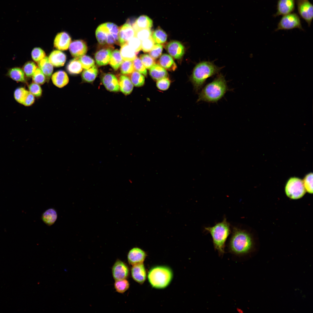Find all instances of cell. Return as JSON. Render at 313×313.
I'll use <instances>...</instances> for the list:
<instances>
[{
  "mask_svg": "<svg viewBox=\"0 0 313 313\" xmlns=\"http://www.w3.org/2000/svg\"><path fill=\"white\" fill-rule=\"evenodd\" d=\"M170 84V80L168 77H166L158 80L156 83V86L159 90L164 91L168 89Z\"/></svg>",
  "mask_w": 313,
  "mask_h": 313,
  "instance_id": "f907efd6",
  "label": "cell"
},
{
  "mask_svg": "<svg viewBox=\"0 0 313 313\" xmlns=\"http://www.w3.org/2000/svg\"><path fill=\"white\" fill-rule=\"evenodd\" d=\"M205 230L211 234L215 249L220 255H223L225 242L231 232L230 224L226 218L212 227H205Z\"/></svg>",
  "mask_w": 313,
  "mask_h": 313,
  "instance_id": "277c9868",
  "label": "cell"
},
{
  "mask_svg": "<svg viewBox=\"0 0 313 313\" xmlns=\"http://www.w3.org/2000/svg\"><path fill=\"white\" fill-rule=\"evenodd\" d=\"M298 28L304 30L300 17L295 13H290L283 15L278 24L276 31L280 30H290Z\"/></svg>",
  "mask_w": 313,
  "mask_h": 313,
  "instance_id": "ba28073f",
  "label": "cell"
},
{
  "mask_svg": "<svg viewBox=\"0 0 313 313\" xmlns=\"http://www.w3.org/2000/svg\"><path fill=\"white\" fill-rule=\"evenodd\" d=\"M71 42V39L69 34L66 32L58 33L55 37L54 42V47L61 50H67Z\"/></svg>",
  "mask_w": 313,
  "mask_h": 313,
  "instance_id": "2e32d148",
  "label": "cell"
},
{
  "mask_svg": "<svg viewBox=\"0 0 313 313\" xmlns=\"http://www.w3.org/2000/svg\"><path fill=\"white\" fill-rule=\"evenodd\" d=\"M173 277L171 269L164 265H158L152 267L149 270L147 278L151 286L156 289H161L168 287Z\"/></svg>",
  "mask_w": 313,
  "mask_h": 313,
  "instance_id": "3957f363",
  "label": "cell"
},
{
  "mask_svg": "<svg viewBox=\"0 0 313 313\" xmlns=\"http://www.w3.org/2000/svg\"><path fill=\"white\" fill-rule=\"evenodd\" d=\"M112 273L115 281L125 279L129 276V268L125 263L118 259L112 267Z\"/></svg>",
  "mask_w": 313,
  "mask_h": 313,
  "instance_id": "30bf717a",
  "label": "cell"
},
{
  "mask_svg": "<svg viewBox=\"0 0 313 313\" xmlns=\"http://www.w3.org/2000/svg\"><path fill=\"white\" fill-rule=\"evenodd\" d=\"M221 68L209 61H203L197 64L190 77L195 91L198 92L207 79L218 73Z\"/></svg>",
  "mask_w": 313,
  "mask_h": 313,
  "instance_id": "7a4b0ae2",
  "label": "cell"
},
{
  "mask_svg": "<svg viewBox=\"0 0 313 313\" xmlns=\"http://www.w3.org/2000/svg\"><path fill=\"white\" fill-rule=\"evenodd\" d=\"M24 73L21 69L14 68L10 69L8 74L12 79L17 82H23L25 81Z\"/></svg>",
  "mask_w": 313,
  "mask_h": 313,
  "instance_id": "1f68e13d",
  "label": "cell"
},
{
  "mask_svg": "<svg viewBox=\"0 0 313 313\" xmlns=\"http://www.w3.org/2000/svg\"><path fill=\"white\" fill-rule=\"evenodd\" d=\"M134 37H135V31L130 24L126 23L119 28L118 41L121 46L127 43Z\"/></svg>",
  "mask_w": 313,
  "mask_h": 313,
  "instance_id": "7c38bea8",
  "label": "cell"
},
{
  "mask_svg": "<svg viewBox=\"0 0 313 313\" xmlns=\"http://www.w3.org/2000/svg\"><path fill=\"white\" fill-rule=\"evenodd\" d=\"M39 68L46 77L49 79L53 71V65L50 63L47 57H45L38 63Z\"/></svg>",
  "mask_w": 313,
  "mask_h": 313,
  "instance_id": "484cf974",
  "label": "cell"
},
{
  "mask_svg": "<svg viewBox=\"0 0 313 313\" xmlns=\"http://www.w3.org/2000/svg\"><path fill=\"white\" fill-rule=\"evenodd\" d=\"M163 46L159 44H155L152 48L150 51V55L154 59L158 58L161 54Z\"/></svg>",
  "mask_w": 313,
  "mask_h": 313,
  "instance_id": "681fc988",
  "label": "cell"
},
{
  "mask_svg": "<svg viewBox=\"0 0 313 313\" xmlns=\"http://www.w3.org/2000/svg\"><path fill=\"white\" fill-rule=\"evenodd\" d=\"M121 71L124 74H131L134 70L133 61H124L121 65Z\"/></svg>",
  "mask_w": 313,
  "mask_h": 313,
  "instance_id": "f35d334b",
  "label": "cell"
},
{
  "mask_svg": "<svg viewBox=\"0 0 313 313\" xmlns=\"http://www.w3.org/2000/svg\"><path fill=\"white\" fill-rule=\"evenodd\" d=\"M295 0H278L277 4L276 12L274 17L284 15L292 13L295 9Z\"/></svg>",
  "mask_w": 313,
  "mask_h": 313,
  "instance_id": "4fadbf2b",
  "label": "cell"
},
{
  "mask_svg": "<svg viewBox=\"0 0 313 313\" xmlns=\"http://www.w3.org/2000/svg\"><path fill=\"white\" fill-rule=\"evenodd\" d=\"M119 28L115 24L107 22L100 25L97 28L96 36L99 44L112 45L118 41Z\"/></svg>",
  "mask_w": 313,
  "mask_h": 313,
  "instance_id": "8992f818",
  "label": "cell"
},
{
  "mask_svg": "<svg viewBox=\"0 0 313 313\" xmlns=\"http://www.w3.org/2000/svg\"><path fill=\"white\" fill-rule=\"evenodd\" d=\"M35 97L29 91L22 104L26 106L32 105L34 102Z\"/></svg>",
  "mask_w": 313,
  "mask_h": 313,
  "instance_id": "816d5d0a",
  "label": "cell"
},
{
  "mask_svg": "<svg viewBox=\"0 0 313 313\" xmlns=\"http://www.w3.org/2000/svg\"><path fill=\"white\" fill-rule=\"evenodd\" d=\"M228 90L224 77L221 74H218L213 81L202 88L199 93L197 101L217 102L224 96Z\"/></svg>",
  "mask_w": 313,
  "mask_h": 313,
  "instance_id": "6da1fadb",
  "label": "cell"
},
{
  "mask_svg": "<svg viewBox=\"0 0 313 313\" xmlns=\"http://www.w3.org/2000/svg\"><path fill=\"white\" fill-rule=\"evenodd\" d=\"M153 26L152 20L148 16L142 15L139 16L132 25L135 31L142 29H150Z\"/></svg>",
  "mask_w": 313,
  "mask_h": 313,
  "instance_id": "7402d4cb",
  "label": "cell"
},
{
  "mask_svg": "<svg viewBox=\"0 0 313 313\" xmlns=\"http://www.w3.org/2000/svg\"><path fill=\"white\" fill-rule=\"evenodd\" d=\"M152 32L150 28L140 29L135 32V37L141 41L149 38L152 36Z\"/></svg>",
  "mask_w": 313,
  "mask_h": 313,
  "instance_id": "b9f144b4",
  "label": "cell"
},
{
  "mask_svg": "<svg viewBox=\"0 0 313 313\" xmlns=\"http://www.w3.org/2000/svg\"><path fill=\"white\" fill-rule=\"evenodd\" d=\"M82 68L84 70L88 69L94 65V61L90 57L84 55L79 58Z\"/></svg>",
  "mask_w": 313,
  "mask_h": 313,
  "instance_id": "ab89813d",
  "label": "cell"
},
{
  "mask_svg": "<svg viewBox=\"0 0 313 313\" xmlns=\"http://www.w3.org/2000/svg\"><path fill=\"white\" fill-rule=\"evenodd\" d=\"M123 60L120 51L116 49L112 52L109 63L112 68L116 70L121 65Z\"/></svg>",
  "mask_w": 313,
  "mask_h": 313,
  "instance_id": "4dcf8cb0",
  "label": "cell"
},
{
  "mask_svg": "<svg viewBox=\"0 0 313 313\" xmlns=\"http://www.w3.org/2000/svg\"><path fill=\"white\" fill-rule=\"evenodd\" d=\"M151 36L154 43L156 44L163 43L166 41L167 38L166 33L160 28L156 29Z\"/></svg>",
  "mask_w": 313,
  "mask_h": 313,
  "instance_id": "d6a6232c",
  "label": "cell"
},
{
  "mask_svg": "<svg viewBox=\"0 0 313 313\" xmlns=\"http://www.w3.org/2000/svg\"><path fill=\"white\" fill-rule=\"evenodd\" d=\"M131 270L132 278L137 283L143 284L147 277L146 272L143 263L132 266Z\"/></svg>",
  "mask_w": 313,
  "mask_h": 313,
  "instance_id": "e0dca14e",
  "label": "cell"
},
{
  "mask_svg": "<svg viewBox=\"0 0 313 313\" xmlns=\"http://www.w3.org/2000/svg\"><path fill=\"white\" fill-rule=\"evenodd\" d=\"M140 59L145 68L150 69L155 63L154 59L147 54L141 55Z\"/></svg>",
  "mask_w": 313,
  "mask_h": 313,
  "instance_id": "ee69618b",
  "label": "cell"
},
{
  "mask_svg": "<svg viewBox=\"0 0 313 313\" xmlns=\"http://www.w3.org/2000/svg\"><path fill=\"white\" fill-rule=\"evenodd\" d=\"M57 217V213L53 208H50L45 211L42 214V219L48 225H53L56 221Z\"/></svg>",
  "mask_w": 313,
  "mask_h": 313,
  "instance_id": "83f0119b",
  "label": "cell"
},
{
  "mask_svg": "<svg viewBox=\"0 0 313 313\" xmlns=\"http://www.w3.org/2000/svg\"><path fill=\"white\" fill-rule=\"evenodd\" d=\"M155 45V43L152 37L141 41V49L145 52H150Z\"/></svg>",
  "mask_w": 313,
  "mask_h": 313,
  "instance_id": "f6af8a7d",
  "label": "cell"
},
{
  "mask_svg": "<svg viewBox=\"0 0 313 313\" xmlns=\"http://www.w3.org/2000/svg\"><path fill=\"white\" fill-rule=\"evenodd\" d=\"M120 52L124 61H133L137 57L138 53L131 48L127 43L121 46Z\"/></svg>",
  "mask_w": 313,
  "mask_h": 313,
  "instance_id": "4316f807",
  "label": "cell"
},
{
  "mask_svg": "<svg viewBox=\"0 0 313 313\" xmlns=\"http://www.w3.org/2000/svg\"><path fill=\"white\" fill-rule=\"evenodd\" d=\"M66 68L68 72L72 74L80 73L83 69L79 58H75L71 60L68 63Z\"/></svg>",
  "mask_w": 313,
  "mask_h": 313,
  "instance_id": "f1b7e54d",
  "label": "cell"
},
{
  "mask_svg": "<svg viewBox=\"0 0 313 313\" xmlns=\"http://www.w3.org/2000/svg\"><path fill=\"white\" fill-rule=\"evenodd\" d=\"M118 81L121 91L125 95L130 94L133 90L134 85L129 78L126 76L121 75Z\"/></svg>",
  "mask_w": 313,
  "mask_h": 313,
  "instance_id": "603a6c76",
  "label": "cell"
},
{
  "mask_svg": "<svg viewBox=\"0 0 313 313\" xmlns=\"http://www.w3.org/2000/svg\"><path fill=\"white\" fill-rule=\"evenodd\" d=\"M130 80L134 85L136 87H140L145 83V77L141 73L134 70L130 77Z\"/></svg>",
  "mask_w": 313,
  "mask_h": 313,
  "instance_id": "836d02e7",
  "label": "cell"
},
{
  "mask_svg": "<svg viewBox=\"0 0 313 313\" xmlns=\"http://www.w3.org/2000/svg\"><path fill=\"white\" fill-rule=\"evenodd\" d=\"M147 256L145 251L140 248L135 247L131 249L127 255L129 263L132 266L143 263Z\"/></svg>",
  "mask_w": 313,
  "mask_h": 313,
  "instance_id": "8fae6325",
  "label": "cell"
},
{
  "mask_svg": "<svg viewBox=\"0 0 313 313\" xmlns=\"http://www.w3.org/2000/svg\"><path fill=\"white\" fill-rule=\"evenodd\" d=\"M296 3L299 14L310 27L313 18L312 4L308 0H296Z\"/></svg>",
  "mask_w": 313,
  "mask_h": 313,
  "instance_id": "9c48e42d",
  "label": "cell"
},
{
  "mask_svg": "<svg viewBox=\"0 0 313 313\" xmlns=\"http://www.w3.org/2000/svg\"><path fill=\"white\" fill-rule=\"evenodd\" d=\"M28 92L23 88H17L14 92V98L17 102L22 104Z\"/></svg>",
  "mask_w": 313,
  "mask_h": 313,
  "instance_id": "d590c367",
  "label": "cell"
},
{
  "mask_svg": "<svg viewBox=\"0 0 313 313\" xmlns=\"http://www.w3.org/2000/svg\"><path fill=\"white\" fill-rule=\"evenodd\" d=\"M33 82L39 85L43 84L46 81L45 76L39 68H37L32 76Z\"/></svg>",
  "mask_w": 313,
  "mask_h": 313,
  "instance_id": "8d00e7d4",
  "label": "cell"
},
{
  "mask_svg": "<svg viewBox=\"0 0 313 313\" xmlns=\"http://www.w3.org/2000/svg\"><path fill=\"white\" fill-rule=\"evenodd\" d=\"M29 91L35 97H39L42 94V90L39 85L33 82L29 85Z\"/></svg>",
  "mask_w": 313,
  "mask_h": 313,
  "instance_id": "c3c4849f",
  "label": "cell"
},
{
  "mask_svg": "<svg viewBox=\"0 0 313 313\" xmlns=\"http://www.w3.org/2000/svg\"><path fill=\"white\" fill-rule=\"evenodd\" d=\"M31 56L33 60L38 63L46 57V54L41 48L36 47L32 50L31 52Z\"/></svg>",
  "mask_w": 313,
  "mask_h": 313,
  "instance_id": "60d3db41",
  "label": "cell"
},
{
  "mask_svg": "<svg viewBox=\"0 0 313 313\" xmlns=\"http://www.w3.org/2000/svg\"><path fill=\"white\" fill-rule=\"evenodd\" d=\"M149 74L151 77L155 81L164 78L168 77V72L160 65L155 64L150 69Z\"/></svg>",
  "mask_w": 313,
  "mask_h": 313,
  "instance_id": "cb8c5ba5",
  "label": "cell"
},
{
  "mask_svg": "<svg viewBox=\"0 0 313 313\" xmlns=\"http://www.w3.org/2000/svg\"><path fill=\"white\" fill-rule=\"evenodd\" d=\"M115 281L114 287L116 291L118 292L123 293L129 289L130 284L126 279Z\"/></svg>",
  "mask_w": 313,
  "mask_h": 313,
  "instance_id": "e575fe53",
  "label": "cell"
},
{
  "mask_svg": "<svg viewBox=\"0 0 313 313\" xmlns=\"http://www.w3.org/2000/svg\"><path fill=\"white\" fill-rule=\"evenodd\" d=\"M134 70L146 77L147 72L140 58L136 57L133 61Z\"/></svg>",
  "mask_w": 313,
  "mask_h": 313,
  "instance_id": "7bdbcfd3",
  "label": "cell"
},
{
  "mask_svg": "<svg viewBox=\"0 0 313 313\" xmlns=\"http://www.w3.org/2000/svg\"><path fill=\"white\" fill-rule=\"evenodd\" d=\"M48 59L53 65L56 67H59L64 64L66 61V56L61 51L54 50L51 53Z\"/></svg>",
  "mask_w": 313,
  "mask_h": 313,
  "instance_id": "44dd1931",
  "label": "cell"
},
{
  "mask_svg": "<svg viewBox=\"0 0 313 313\" xmlns=\"http://www.w3.org/2000/svg\"><path fill=\"white\" fill-rule=\"evenodd\" d=\"M112 52V50L109 48H103L97 51L95 54L97 64L100 66L108 64L111 59Z\"/></svg>",
  "mask_w": 313,
  "mask_h": 313,
  "instance_id": "d6986e66",
  "label": "cell"
},
{
  "mask_svg": "<svg viewBox=\"0 0 313 313\" xmlns=\"http://www.w3.org/2000/svg\"><path fill=\"white\" fill-rule=\"evenodd\" d=\"M51 79L53 84L59 88H62L66 85L69 81V78L67 74L62 70L59 71L54 73L52 75Z\"/></svg>",
  "mask_w": 313,
  "mask_h": 313,
  "instance_id": "ffe728a7",
  "label": "cell"
},
{
  "mask_svg": "<svg viewBox=\"0 0 313 313\" xmlns=\"http://www.w3.org/2000/svg\"><path fill=\"white\" fill-rule=\"evenodd\" d=\"M313 174L310 173L306 175L303 181L305 188L309 193L313 192Z\"/></svg>",
  "mask_w": 313,
  "mask_h": 313,
  "instance_id": "bcb514c9",
  "label": "cell"
},
{
  "mask_svg": "<svg viewBox=\"0 0 313 313\" xmlns=\"http://www.w3.org/2000/svg\"><path fill=\"white\" fill-rule=\"evenodd\" d=\"M159 63L165 69L170 71H174L177 68L176 64L170 55L164 54L160 57Z\"/></svg>",
  "mask_w": 313,
  "mask_h": 313,
  "instance_id": "d4e9b609",
  "label": "cell"
},
{
  "mask_svg": "<svg viewBox=\"0 0 313 313\" xmlns=\"http://www.w3.org/2000/svg\"><path fill=\"white\" fill-rule=\"evenodd\" d=\"M285 192L287 195L291 199L302 197L306 192L303 181L298 178H290L286 185Z\"/></svg>",
  "mask_w": 313,
  "mask_h": 313,
  "instance_id": "52a82bcc",
  "label": "cell"
},
{
  "mask_svg": "<svg viewBox=\"0 0 313 313\" xmlns=\"http://www.w3.org/2000/svg\"><path fill=\"white\" fill-rule=\"evenodd\" d=\"M165 48L170 55L176 59L181 58L185 53L184 46L180 42L176 41L168 43Z\"/></svg>",
  "mask_w": 313,
  "mask_h": 313,
  "instance_id": "9a60e30c",
  "label": "cell"
},
{
  "mask_svg": "<svg viewBox=\"0 0 313 313\" xmlns=\"http://www.w3.org/2000/svg\"><path fill=\"white\" fill-rule=\"evenodd\" d=\"M98 72L97 67L94 65L90 68L85 70L82 73V77L84 81L91 83L95 79Z\"/></svg>",
  "mask_w": 313,
  "mask_h": 313,
  "instance_id": "f546056e",
  "label": "cell"
},
{
  "mask_svg": "<svg viewBox=\"0 0 313 313\" xmlns=\"http://www.w3.org/2000/svg\"><path fill=\"white\" fill-rule=\"evenodd\" d=\"M102 82L105 88L110 92H116L120 90L118 81L112 74H105L102 78Z\"/></svg>",
  "mask_w": 313,
  "mask_h": 313,
  "instance_id": "ac0fdd59",
  "label": "cell"
},
{
  "mask_svg": "<svg viewBox=\"0 0 313 313\" xmlns=\"http://www.w3.org/2000/svg\"><path fill=\"white\" fill-rule=\"evenodd\" d=\"M252 245V238L248 232L237 227L233 228L229 244L231 252L239 255L246 253L251 249Z\"/></svg>",
  "mask_w": 313,
  "mask_h": 313,
  "instance_id": "5b68a950",
  "label": "cell"
},
{
  "mask_svg": "<svg viewBox=\"0 0 313 313\" xmlns=\"http://www.w3.org/2000/svg\"><path fill=\"white\" fill-rule=\"evenodd\" d=\"M127 43L136 52H138L141 49V41L135 37L131 38Z\"/></svg>",
  "mask_w": 313,
  "mask_h": 313,
  "instance_id": "7dc6e473",
  "label": "cell"
},
{
  "mask_svg": "<svg viewBox=\"0 0 313 313\" xmlns=\"http://www.w3.org/2000/svg\"><path fill=\"white\" fill-rule=\"evenodd\" d=\"M37 68L36 64L34 62L30 61L24 65L23 71L27 77H32Z\"/></svg>",
  "mask_w": 313,
  "mask_h": 313,
  "instance_id": "74e56055",
  "label": "cell"
},
{
  "mask_svg": "<svg viewBox=\"0 0 313 313\" xmlns=\"http://www.w3.org/2000/svg\"><path fill=\"white\" fill-rule=\"evenodd\" d=\"M69 49L71 55L75 58H79L85 55L88 49L85 43L81 40H76L71 42Z\"/></svg>",
  "mask_w": 313,
  "mask_h": 313,
  "instance_id": "5bb4252c",
  "label": "cell"
}]
</instances>
